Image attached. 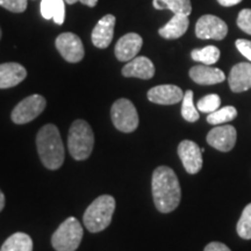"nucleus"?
I'll list each match as a JSON object with an SVG mask.
<instances>
[{
	"mask_svg": "<svg viewBox=\"0 0 251 251\" xmlns=\"http://www.w3.org/2000/svg\"><path fill=\"white\" fill-rule=\"evenodd\" d=\"M238 236L244 240H251V203L246 206L236 227Z\"/></svg>",
	"mask_w": 251,
	"mask_h": 251,
	"instance_id": "25",
	"label": "nucleus"
},
{
	"mask_svg": "<svg viewBox=\"0 0 251 251\" xmlns=\"http://www.w3.org/2000/svg\"><path fill=\"white\" fill-rule=\"evenodd\" d=\"M47 105L46 99L40 94L27 97L15 106L12 112V121L17 125H25L33 121L45 111Z\"/></svg>",
	"mask_w": 251,
	"mask_h": 251,
	"instance_id": "7",
	"label": "nucleus"
},
{
	"mask_svg": "<svg viewBox=\"0 0 251 251\" xmlns=\"http://www.w3.org/2000/svg\"><path fill=\"white\" fill-rule=\"evenodd\" d=\"M188 25H190L188 15L174 14V17L165 26L159 28L158 34L166 40L179 39L187 31Z\"/></svg>",
	"mask_w": 251,
	"mask_h": 251,
	"instance_id": "19",
	"label": "nucleus"
},
{
	"mask_svg": "<svg viewBox=\"0 0 251 251\" xmlns=\"http://www.w3.org/2000/svg\"><path fill=\"white\" fill-rule=\"evenodd\" d=\"M0 251H33V241L29 235L15 233L5 241Z\"/></svg>",
	"mask_w": 251,
	"mask_h": 251,
	"instance_id": "20",
	"label": "nucleus"
},
{
	"mask_svg": "<svg viewBox=\"0 0 251 251\" xmlns=\"http://www.w3.org/2000/svg\"><path fill=\"white\" fill-rule=\"evenodd\" d=\"M236 117V108L233 107V106H226V107L216 109L215 112L209 113L208 117H207V122L216 126L220 124H226V122L233 121Z\"/></svg>",
	"mask_w": 251,
	"mask_h": 251,
	"instance_id": "23",
	"label": "nucleus"
},
{
	"mask_svg": "<svg viewBox=\"0 0 251 251\" xmlns=\"http://www.w3.org/2000/svg\"><path fill=\"white\" fill-rule=\"evenodd\" d=\"M122 75L127 78L151 79L155 75V65L146 56H137L122 68Z\"/></svg>",
	"mask_w": 251,
	"mask_h": 251,
	"instance_id": "15",
	"label": "nucleus"
},
{
	"mask_svg": "<svg viewBox=\"0 0 251 251\" xmlns=\"http://www.w3.org/2000/svg\"><path fill=\"white\" fill-rule=\"evenodd\" d=\"M221 105V99L218 94H208V96L203 97L198 101L197 108L202 113H213L216 109L220 108Z\"/></svg>",
	"mask_w": 251,
	"mask_h": 251,
	"instance_id": "26",
	"label": "nucleus"
},
{
	"mask_svg": "<svg viewBox=\"0 0 251 251\" xmlns=\"http://www.w3.org/2000/svg\"><path fill=\"white\" fill-rule=\"evenodd\" d=\"M152 198L156 208L161 213H170L179 206L180 184L177 175L169 166H158L152 174Z\"/></svg>",
	"mask_w": 251,
	"mask_h": 251,
	"instance_id": "1",
	"label": "nucleus"
},
{
	"mask_svg": "<svg viewBox=\"0 0 251 251\" xmlns=\"http://www.w3.org/2000/svg\"><path fill=\"white\" fill-rule=\"evenodd\" d=\"M143 40L139 34L128 33L121 37L115 46V56L120 62H129L136 57L141 48Z\"/></svg>",
	"mask_w": 251,
	"mask_h": 251,
	"instance_id": "12",
	"label": "nucleus"
},
{
	"mask_svg": "<svg viewBox=\"0 0 251 251\" xmlns=\"http://www.w3.org/2000/svg\"><path fill=\"white\" fill-rule=\"evenodd\" d=\"M203 251H231L226 244L221 242H211L208 243Z\"/></svg>",
	"mask_w": 251,
	"mask_h": 251,
	"instance_id": "32",
	"label": "nucleus"
},
{
	"mask_svg": "<svg viewBox=\"0 0 251 251\" xmlns=\"http://www.w3.org/2000/svg\"><path fill=\"white\" fill-rule=\"evenodd\" d=\"M190 77L194 83L199 85H214L222 83L226 79V75L218 68H212L209 65H196L190 70Z\"/></svg>",
	"mask_w": 251,
	"mask_h": 251,
	"instance_id": "18",
	"label": "nucleus"
},
{
	"mask_svg": "<svg viewBox=\"0 0 251 251\" xmlns=\"http://www.w3.org/2000/svg\"><path fill=\"white\" fill-rule=\"evenodd\" d=\"M152 5L156 9H169L174 14L190 15L192 12L191 0H153Z\"/></svg>",
	"mask_w": 251,
	"mask_h": 251,
	"instance_id": "21",
	"label": "nucleus"
},
{
	"mask_svg": "<svg viewBox=\"0 0 251 251\" xmlns=\"http://www.w3.org/2000/svg\"><path fill=\"white\" fill-rule=\"evenodd\" d=\"M237 134L235 127L230 125L218 126L207 134V142L219 151L227 152L234 148Z\"/></svg>",
	"mask_w": 251,
	"mask_h": 251,
	"instance_id": "11",
	"label": "nucleus"
},
{
	"mask_svg": "<svg viewBox=\"0 0 251 251\" xmlns=\"http://www.w3.org/2000/svg\"><path fill=\"white\" fill-rule=\"evenodd\" d=\"M192 59L205 65H213L219 61L220 50L214 46H207L201 49H194L191 52Z\"/></svg>",
	"mask_w": 251,
	"mask_h": 251,
	"instance_id": "22",
	"label": "nucleus"
},
{
	"mask_svg": "<svg viewBox=\"0 0 251 251\" xmlns=\"http://www.w3.org/2000/svg\"><path fill=\"white\" fill-rule=\"evenodd\" d=\"M41 14L47 20L52 19V15H54V0H41Z\"/></svg>",
	"mask_w": 251,
	"mask_h": 251,
	"instance_id": "31",
	"label": "nucleus"
},
{
	"mask_svg": "<svg viewBox=\"0 0 251 251\" xmlns=\"http://www.w3.org/2000/svg\"><path fill=\"white\" fill-rule=\"evenodd\" d=\"M115 17L112 14H107L100 19L98 24L92 30V43L97 48L105 49L111 45L113 35H114Z\"/></svg>",
	"mask_w": 251,
	"mask_h": 251,
	"instance_id": "13",
	"label": "nucleus"
},
{
	"mask_svg": "<svg viewBox=\"0 0 251 251\" xmlns=\"http://www.w3.org/2000/svg\"><path fill=\"white\" fill-rule=\"evenodd\" d=\"M94 134L91 126L84 120H76L71 125L68 135V149L76 161H85L92 153Z\"/></svg>",
	"mask_w": 251,
	"mask_h": 251,
	"instance_id": "4",
	"label": "nucleus"
},
{
	"mask_svg": "<svg viewBox=\"0 0 251 251\" xmlns=\"http://www.w3.org/2000/svg\"><path fill=\"white\" fill-rule=\"evenodd\" d=\"M241 1L242 0H218L219 4L221 6H225V7H231V6L240 4Z\"/></svg>",
	"mask_w": 251,
	"mask_h": 251,
	"instance_id": "34",
	"label": "nucleus"
},
{
	"mask_svg": "<svg viewBox=\"0 0 251 251\" xmlns=\"http://www.w3.org/2000/svg\"><path fill=\"white\" fill-rule=\"evenodd\" d=\"M83 234L80 222L70 216L52 234L51 244L56 251H76L81 242Z\"/></svg>",
	"mask_w": 251,
	"mask_h": 251,
	"instance_id": "5",
	"label": "nucleus"
},
{
	"mask_svg": "<svg viewBox=\"0 0 251 251\" xmlns=\"http://www.w3.org/2000/svg\"><path fill=\"white\" fill-rule=\"evenodd\" d=\"M113 125L122 133H133L139 127V114L134 103L128 99H119L111 109Z\"/></svg>",
	"mask_w": 251,
	"mask_h": 251,
	"instance_id": "6",
	"label": "nucleus"
},
{
	"mask_svg": "<svg viewBox=\"0 0 251 251\" xmlns=\"http://www.w3.org/2000/svg\"><path fill=\"white\" fill-rule=\"evenodd\" d=\"M0 6L14 13H23L27 8V0H0Z\"/></svg>",
	"mask_w": 251,
	"mask_h": 251,
	"instance_id": "28",
	"label": "nucleus"
},
{
	"mask_svg": "<svg viewBox=\"0 0 251 251\" xmlns=\"http://www.w3.org/2000/svg\"><path fill=\"white\" fill-rule=\"evenodd\" d=\"M228 34V26L215 15H203L197 21L196 35L201 40H224Z\"/></svg>",
	"mask_w": 251,
	"mask_h": 251,
	"instance_id": "8",
	"label": "nucleus"
},
{
	"mask_svg": "<svg viewBox=\"0 0 251 251\" xmlns=\"http://www.w3.org/2000/svg\"><path fill=\"white\" fill-rule=\"evenodd\" d=\"M184 98L183 90L176 85H158L148 91V99L158 105H175Z\"/></svg>",
	"mask_w": 251,
	"mask_h": 251,
	"instance_id": "14",
	"label": "nucleus"
},
{
	"mask_svg": "<svg viewBox=\"0 0 251 251\" xmlns=\"http://www.w3.org/2000/svg\"><path fill=\"white\" fill-rule=\"evenodd\" d=\"M183 105H181V115L187 122H196L199 120V113L198 108L194 106L193 102V92L191 90H187L184 93Z\"/></svg>",
	"mask_w": 251,
	"mask_h": 251,
	"instance_id": "24",
	"label": "nucleus"
},
{
	"mask_svg": "<svg viewBox=\"0 0 251 251\" xmlns=\"http://www.w3.org/2000/svg\"><path fill=\"white\" fill-rule=\"evenodd\" d=\"M230 90L235 93H241L251 89V64L238 63L231 68L228 77Z\"/></svg>",
	"mask_w": 251,
	"mask_h": 251,
	"instance_id": "16",
	"label": "nucleus"
},
{
	"mask_svg": "<svg viewBox=\"0 0 251 251\" xmlns=\"http://www.w3.org/2000/svg\"><path fill=\"white\" fill-rule=\"evenodd\" d=\"M26 77V69L19 63L0 64V89H11L17 86Z\"/></svg>",
	"mask_w": 251,
	"mask_h": 251,
	"instance_id": "17",
	"label": "nucleus"
},
{
	"mask_svg": "<svg viewBox=\"0 0 251 251\" xmlns=\"http://www.w3.org/2000/svg\"><path fill=\"white\" fill-rule=\"evenodd\" d=\"M36 147L42 164L49 170H58L64 163V146H63L58 128L55 125L43 126L36 136Z\"/></svg>",
	"mask_w": 251,
	"mask_h": 251,
	"instance_id": "2",
	"label": "nucleus"
},
{
	"mask_svg": "<svg viewBox=\"0 0 251 251\" xmlns=\"http://www.w3.org/2000/svg\"><path fill=\"white\" fill-rule=\"evenodd\" d=\"M0 37H1V29H0Z\"/></svg>",
	"mask_w": 251,
	"mask_h": 251,
	"instance_id": "36",
	"label": "nucleus"
},
{
	"mask_svg": "<svg viewBox=\"0 0 251 251\" xmlns=\"http://www.w3.org/2000/svg\"><path fill=\"white\" fill-rule=\"evenodd\" d=\"M235 46H236L238 51L251 62V41L240 39L235 42Z\"/></svg>",
	"mask_w": 251,
	"mask_h": 251,
	"instance_id": "30",
	"label": "nucleus"
},
{
	"mask_svg": "<svg viewBox=\"0 0 251 251\" xmlns=\"http://www.w3.org/2000/svg\"><path fill=\"white\" fill-rule=\"evenodd\" d=\"M4 207H5V196L4 193L1 192V190H0V212L4 209Z\"/></svg>",
	"mask_w": 251,
	"mask_h": 251,
	"instance_id": "35",
	"label": "nucleus"
},
{
	"mask_svg": "<svg viewBox=\"0 0 251 251\" xmlns=\"http://www.w3.org/2000/svg\"><path fill=\"white\" fill-rule=\"evenodd\" d=\"M55 46L62 57L70 63L80 62L85 55L83 42L74 33H63L58 35Z\"/></svg>",
	"mask_w": 251,
	"mask_h": 251,
	"instance_id": "9",
	"label": "nucleus"
},
{
	"mask_svg": "<svg viewBox=\"0 0 251 251\" xmlns=\"http://www.w3.org/2000/svg\"><path fill=\"white\" fill-rule=\"evenodd\" d=\"M196 142L190 140L181 141L178 146V156L188 174L196 175L202 168V152Z\"/></svg>",
	"mask_w": 251,
	"mask_h": 251,
	"instance_id": "10",
	"label": "nucleus"
},
{
	"mask_svg": "<svg viewBox=\"0 0 251 251\" xmlns=\"http://www.w3.org/2000/svg\"><path fill=\"white\" fill-rule=\"evenodd\" d=\"M78 1L81 2V4L89 6V7H94V6L97 5V2H98V0H65V2L69 5H74Z\"/></svg>",
	"mask_w": 251,
	"mask_h": 251,
	"instance_id": "33",
	"label": "nucleus"
},
{
	"mask_svg": "<svg viewBox=\"0 0 251 251\" xmlns=\"http://www.w3.org/2000/svg\"><path fill=\"white\" fill-rule=\"evenodd\" d=\"M115 211V199L105 194L97 198L87 207L83 216V222L90 233H99L111 225Z\"/></svg>",
	"mask_w": 251,
	"mask_h": 251,
	"instance_id": "3",
	"label": "nucleus"
},
{
	"mask_svg": "<svg viewBox=\"0 0 251 251\" xmlns=\"http://www.w3.org/2000/svg\"><path fill=\"white\" fill-rule=\"evenodd\" d=\"M65 19V0H54L52 20L56 25H63Z\"/></svg>",
	"mask_w": 251,
	"mask_h": 251,
	"instance_id": "29",
	"label": "nucleus"
},
{
	"mask_svg": "<svg viewBox=\"0 0 251 251\" xmlns=\"http://www.w3.org/2000/svg\"><path fill=\"white\" fill-rule=\"evenodd\" d=\"M237 26L244 33L251 35V8H244L238 13Z\"/></svg>",
	"mask_w": 251,
	"mask_h": 251,
	"instance_id": "27",
	"label": "nucleus"
}]
</instances>
